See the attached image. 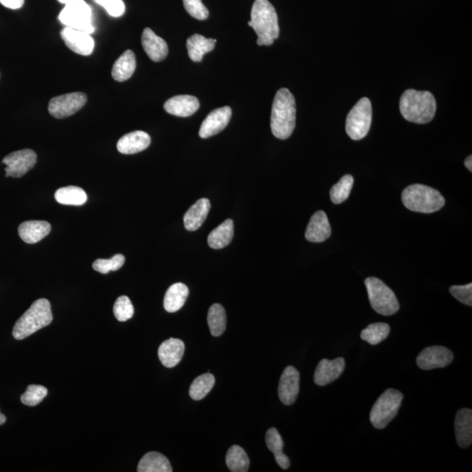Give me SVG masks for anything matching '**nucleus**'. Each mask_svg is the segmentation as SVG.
Here are the masks:
<instances>
[{"instance_id":"obj_1","label":"nucleus","mask_w":472,"mask_h":472,"mask_svg":"<svg viewBox=\"0 0 472 472\" xmlns=\"http://www.w3.org/2000/svg\"><path fill=\"white\" fill-rule=\"evenodd\" d=\"M296 126V101L288 88H282L275 96L270 127L275 137L287 139Z\"/></svg>"},{"instance_id":"obj_2","label":"nucleus","mask_w":472,"mask_h":472,"mask_svg":"<svg viewBox=\"0 0 472 472\" xmlns=\"http://www.w3.org/2000/svg\"><path fill=\"white\" fill-rule=\"evenodd\" d=\"M247 25L257 34L259 46H270L279 37L280 29L276 9L268 0H255Z\"/></svg>"},{"instance_id":"obj_3","label":"nucleus","mask_w":472,"mask_h":472,"mask_svg":"<svg viewBox=\"0 0 472 472\" xmlns=\"http://www.w3.org/2000/svg\"><path fill=\"white\" fill-rule=\"evenodd\" d=\"M400 111L409 122L424 125L435 117L436 99L431 92L408 90L401 96Z\"/></svg>"},{"instance_id":"obj_4","label":"nucleus","mask_w":472,"mask_h":472,"mask_svg":"<svg viewBox=\"0 0 472 472\" xmlns=\"http://www.w3.org/2000/svg\"><path fill=\"white\" fill-rule=\"evenodd\" d=\"M53 321L51 304L48 299H41L34 302L30 308L15 324L13 336L21 340L36 334L41 329L49 326Z\"/></svg>"},{"instance_id":"obj_5","label":"nucleus","mask_w":472,"mask_h":472,"mask_svg":"<svg viewBox=\"0 0 472 472\" xmlns=\"http://www.w3.org/2000/svg\"><path fill=\"white\" fill-rule=\"evenodd\" d=\"M401 200L409 210L423 214L438 211L445 205V199L439 191L420 184L406 188L402 192Z\"/></svg>"},{"instance_id":"obj_6","label":"nucleus","mask_w":472,"mask_h":472,"mask_svg":"<svg viewBox=\"0 0 472 472\" xmlns=\"http://www.w3.org/2000/svg\"><path fill=\"white\" fill-rule=\"evenodd\" d=\"M371 307L383 316H392L399 311L400 304L396 294L388 285L376 277H369L365 281Z\"/></svg>"},{"instance_id":"obj_7","label":"nucleus","mask_w":472,"mask_h":472,"mask_svg":"<svg viewBox=\"0 0 472 472\" xmlns=\"http://www.w3.org/2000/svg\"><path fill=\"white\" fill-rule=\"evenodd\" d=\"M404 394L396 389H388L378 398L370 412L371 424L375 429H385L397 416Z\"/></svg>"},{"instance_id":"obj_8","label":"nucleus","mask_w":472,"mask_h":472,"mask_svg":"<svg viewBox=\"0 0 472 472\" xmlns=\"http://www.w3.org/2000/svg\"><path fill=\"white\" fill-rule=\"evenodd\" d=\"M59 21L66 28L84 31L90 34L95 31L91 6L84 0H71L66 4L59 15Z\"/></svg>"},{"instance_id":"obj_9","label":"nucleus","mask_w":472,"mask_h":472,"mask_svg":"<svg viewBox=\"0 0 472 472\" xmlns=\"http://www.w3.org/2000/svg\"><path fill=\"white\" fill-rule=\"evenodd\" d=\"M372 123V104L366 98L359 101L347 116L346 130L353 140H361L369 133Z\"/></svg>"},{"instance_id":"obj_10","label":"nucleus","mask_w":472,"mask_h":472,"mask_svg":"<svg viewBox=\"0 0 472 472\" xmlns=\"http://www.w3.org/2000/svg\"><path fill=\"white\" fill-rule=\"evenodd\" d=\"M84 93L75 92L56 96L50 100L48 111L57 119H63L76 114L87 103Z\"/></svg>"},{"instance_id":"obj_11","label":"nucleus","mask_w":472,"mask_h":472,"mask_svg":"<svg viewBox=\"0 0 472 472\" xmlns=\"http://www.w3.org/2000/svg\"><path fill=\"white\" fill-rule=\"evenodd\" d=\"M2 162L6 165V177L21 178L34 168L37 155L30 149L17 150L7 155Z\"/></svg>"},{"instance_id":"obj_12","label":"nucleus","mask_w":472,"mask_h":472,"mask_svg":"<svg viewBox=\"0 0 472 472\" xmlns=\"http://www.w3.org/2000/svg\"><path fill=\"white\" fill-rule=\"evenodd\" d=\"M454 355L448 348L440 346L429 347L417 356V366L423 370L443 369L451 365Z\"/></svg>"},{"instance_id":"obj_13","label":"nucleus","mask_w":472,"mask_h":472,"mask_svg":"<svg viewBox=\"0 0 472 472\" xmlns=\"http://www.w3.org/2000/svg\"><path fill=\"white\" fill-rule=\"evenodd\" d=\"M300 374L295 367H286L278 385V396L284 405L295 404L299 394Z\"/></svg>"},{"instance_id":"obj_14","label":"nucleus","mask_w":472,"mask_h":472,"mask_svg":"<svg viewBox=\"0 0 472 472\" xmlns=\"http://www.w3.org/2000/svg\"><path fill=\"white\" fill-rule=\"evenodd\" d=\"M61 36L66 46L78 55L91 56L95 48V41L90 34L84 31L65 28L61 31Z\"/></svg>"},{"instance_id":"obj_15","label":"nucleus","mask_w":472,"mask_h":472,"mask_svg":"<svg viewBox=\"0 0 472 472\" xmlns=\"http://www.w3.org/2000/svg\"><path fill=\"white\" fill-rule=\"evenodd\" d=\"M231 116L232 110L228 106L212 111L201 123L200 137L208 138L220 133L230 123Z\"/></svg>"},{"instance_id":"obj_16","label":"nucleus","mask_w":472,"mask_h":472,"mask_svg":"<svg viewBox=\"0 0 472 472\" xmlns=\"http://www.w3.org/2000/svg\"><path fill=\"white\" fill-rule=\"evenodd\" d=\"M345 359L342 357L337 358L334 361L322 359L315 371V384L324 386L338 380L345 370Z\"/></svg>"},{"instance_id":"obj_17","label":"nucleus","mask_w":472,"mask_h":472,"mask_svg":"<svg viewBox=\"0 0 472 472\" xmlns=\"http://www.w3.org/2000/svg\"><path fill=\"white\" fill-rule=\"evenodd\" d=\"M142 46L150 59L158 63L168 55V46L164 39L158 36L150 29H145L142 34Z\"/></svg>"},{"instance_id":"obj_18","label":"nucleus","mask_w":472,"mask_h":472,"mask_svg":"<svg viewBox=\"0 0 472 472\" xmlns=\"http://www.w3.org/2000/svg\"><path fill=\"white\" fill-rule=\"evenodd\" d=\"M199 100L193 96H176L166 101L164 109L176 117L188 118L199 110Z\"/></svg>"},{"instance_id":"obj_19","label":"nucleus","mask_w":472,"mask_h":472,"mask_svg":"<svg viewBox=\"0 0 472 472\" xmlns=\"http://www.w3.org/2000/svg\"><path fill=\"white\" fill-rule=\"evenodd\" d=\"M331 235V226L326 212H315L309 220L305 238L311 242H323L330 237Z\"/></svg>"},{"instance_id":"obj_20","label":"nucleus","mask_w":472,"mask_h":472,"mask_svg":"<svg viewBox=\"0 0 472 472\" xmlns=\"http://www.w3.org/2000/svg\"><path fill=\"white\" fill-rule=\"evenodd\" d=\"M185 353V344L179 339H169L158 348V358L168 369L176 366L181 361Z\"/></svg>"},{"instance_id":"obj_21","label":"nucleus","mask_w":472,"mask_h":472,"mask_svg":"<svg viewBox=\"0 0 472 472\" xmlns=\"http://www.w3.org/2000/svg\"><path fill=\"white\" fill-rule=\"evenodd\" d=\"M150 145L149 134L142 130L133 131L128 133L119 139L118 150L123 154H136L148 148Z\"/></svg>"},{"instance_id":"obj_22","label":"nucleus","mask_w":472,"mask_h":472,"mask_svg":"<svg viewBox=\"0 0 472 472\" xmlns=\"http://www.w3.org/2000/svg\"><path fill=\"white\" fill-rule=\"evenodd\" d=\"M51 232V225L45 220H28L19 227V235L22 241L34 245L44 239Z\"/></svg>"},{"instance_id":"obj_23","label":"nucleus","mask_w":472,"mask_h":472,"mask_svg":"<svg viewBox=\"0 0 472 472\" xmlns=\"http://www.w3.org/2000/svg\"><path fill=\"white\" fill-rule=\"evenodd\" d=\"M456 441L461 448H468L472 443V410L462 409L456 413L455 419Z\"/></svg>"},{"instance_id":"obj_24","label":"nucleus","mask_w":472,"mask_h":472,"mask_svg":"<svg viewBox=\"0 0 472 472\" xmlns=\"http://www.w3.org/2000/svg\"><path fill=\"white\" fill-rule=\"evenodd\" d=\"M210 201L206 198L200 199L188 209L184 216V225L188 231H196L202 226L210 211Z\"/></svg>"},{"instance_id":"obj_25","label":"nucleus","mask_w":472,"mask_h":472,"mask_svg":"<svg viewBox=\"0 0 472 472\" xmlns=\"http://www.w3.org/2000/svg\"><path fill=\"white\" fill-rule=\"evenodd\" d=\"M137 61L135 53L131 50H127L118 58L112 68L111 75L118 82H125L133 76L136 71Z\"/></svg>"},{"instance_id":"obj_26","label":"nucleus","mask_w":472,"mask_h":472,"mask_svg":"<svg viewBox=\"0 0 472 472\" xmlns=\"http://www.w3.org/2000/svg\"><path fill=\"white\" fill-rule=\"evenodd\" d=\"M216 43L215 39H207L200 34H193L187 41L188 56L195 63L202 61L204 55L214 50Z\"/></svg>"},{"instance_id":"obj_27","label":"nucleus","mask_w":472,"mask_h":472,"mask_svg":"<svg viewBox=\"0 0 472 472\" xmlns=\"http://www.w3.org/2000/svg\"><path fill=\"white\" fill-rule=\"evenodd\" d=\"M189 295L188 286L177 282L170 286L166 292L164 299V307L166 312L170 313L176 312L184 307Z\"/></svg>"},{"instance_id":"obj_28","label":"nucleus","mask_w":472,"mask_h":472,"mask_svg":"<svg viewBox=\"0 0 472 472\" xmlns=\"http://www.w3.org/2000/svg\"><path fill=\"white\" fill-rule=\"evenodd\" d=\"M233 237L234 222L233 220L227 219L209 234L207 237L208 245L215 250L223 249V247L230 245Z\"/></svg>"},{"instance_id":"obj_29","label":"nucleus","mask_w":472,"mask_h":472,"mask_svg":"<svg viewBox=\"0 0 472 472\" xmlns=\"http://www.w3.org/2000/svg\"><path fill=\"white\" fill-rule=\"evenodd\" d=\"M265 440L267 446H268L269 450L274 454L278 466L282 469L287 470L289 466H291V462H289L288 456L282 452L284 441H282V436L277 429L275 428L268 429V431L266 433Z\"/></svg>"},{"instance_id":"obj_30","label":"nucleus","mask_w":472,"mask_h":472,"mask_svg":"<svg viewBox=\"0 0 472 472\" xmlns=\"http://www.w3.org/2000/svg\"><path fill=\"white\" fill-rule=\"evenodd\" d=\"M138 472H172L171 463L166 456L158 452H149L140 460L138 466Z\"/></svg>"},{"instance_id":"obj_31","label":"nucleus","mask_w":472,"mask_h":472,"mask_svg":"<svg viewBox=\"0 0 472 472\" xmlns=\"http://www.w3.org/2000/svg\"><path fill=\"white\" fill-rule=\"evenodd\" d=\"M55 198L57 202L68 206H82L86 203L88 196L83 189L78 187H67L58 189Z\"/></svg>"},{"instance_id":"obj_32","label":"nucleus","mask_w":472,"mask_h":472,"mask_svg":"<svg viewBox=\"0 0 472 472\" xmlns=\"http://www.w3.org/2000/svg\"><path fill=\"white\" fill-rule=\"evenodd\" d=\"M226 463L232 472H246L250 469V458L246 451L238 445H234L227 451Z\"/></svg>"},{"instance_id":"obj_33","label":"nucleus","mask_w":472,"mask_h":472,"mask_svg":"<svg viewBox=\"0 0 472 472\" xmlns=\"http://www.w3.org/2000/svg\"><path fill=\"white\" fill-rule=\"evenodd\" d=\"M207 324L212 336L219 337L226 330L225 309L219 304H212L207 313Z\"/></svg>"},{"instance_id":"obj_34","label":"nucleus","mask_w":472,"mask_h":472,"mask_svg":"<svg viewBox=\"0 0 472 472\" xmlns=\"http://www.w3.org/2000/svg\"><path fill=\"white\" fill-rule=\"evenodd\" d=\"M215 378L212 374H204L193 381L189 394L193 400L200 401L207 396L214 388Z\"/></svg>"},{"instance_id":"obj_35","label":"nucleus","mask_w":472,"mask_h":472,"mask_svg":"<svg viewBox=\"0 0 472 472\" xmlns=\"http://www.w3.org/2000/svg\"><path fill=\"white\" fill-rule=\"evenodd\" d=\"M390 334L389 324L386 323H374L369 324L361 332V338L370 345H378L384 342Z\"/></svg>"},{"instance_id":"obj_36","label":"nucleus","mask_w":472,"mask_h":472,"mask_svg":"<svg viewBox=\"0 0 472 472\" xmlns=\"http://www.w3.org/2000/svg\"><path fill=\"white\" fill-rule=\"evenodd\" d=\"M354 182V177L349 175V174L342 178L339 183L334 185L331 189L330 196L332 202L342 204L344 201H346L348 197L350 196Z\"/></svg>"},{"instance_id":"obj_37","label":"nucleus","mask_w":472,"mask_h":472,"mask_svg":"<svg viewBox=\"0 0 472 472\" xmlns=\"http://www.w3.org/2000/svg\"><path fill=\"white\" fill-rule=\"evenodd\" d=\"M125 262V257L121 254H118L111 259H98L93 262V269L99 273L108 274L121 269Z\"/></svg>"},{"instance_id":"obj_38","label":"nucleus","mask_w":472,"mask_h":472,"mask_svg":"<svg viewBox=\"0 0 472 472\" xmlns=\"http://www.w3.org/2000/svg\"><path fill=\"white\" fill-rule=\"evenodd\" d=\"M48 391L43 386L29 385L26 392L22 394L21 400L23 404L34 407L40 404L48 396Z\"/></svg>"},{"instance_id":"obj_39","label":"nucleus","mask_w":472,"mask_h":472,"mask_svg":"<svg viewBox=\"0 0 472 472\" xmlns=\"http://www.w3.org/2000/svg\"><path fill=\"white\" fill-rule=\"evenodd\" d=\"M113 312L116 319L120 322H125V321L133 318L134 315L133 304L129 297L126 296L119 297L114 304Z\"/></svg>"},{"instance_id":"obj_40","label":"nucleus","mask_w":472,"mask_h":472,"mask_svg":"<svg viewBox=\"0 0 472 472\" xmlns=\"http://www.w3.org/2000/svg\"><path fill=\"white\" fill-rule=\"evenodd\" d=\"M184 6L192 17L204 21L209 16V11L201 0H183Z\"/></svg>"},{"instance_id":"obj_41","label":"nucleus","mask_w":472,"mask_h":472,"mask_svg":"<svg viewBox=\"0 0 472 472\" xmlns=\"http://www.w3.org/2000/svg\"><path fill=\"white\" fill-rule=\"evenodd\" d=\"M94 1L103 6L111 17H121L125 13V5L123 0H94Z\"/></svg>"},{"instance_id":"obj_42","label":"nucleus","mask_w":472,"mask_h":472,"mask_svg":"<svg viewBox=\"0 0 472 472\" xmlns=\"http://www.w3.org/2000/svg\"><path fill=\"white\" fill-rule=\"evenodd\" d=\"M450 292L455 299L462 304L471 307L472 305V284L466 285H454L450 288Z\"/></svg>"},{"instance_id":"obj_43","label":"nucleus","mask_w":472,"mask_h":472,"mask_svg":"<svg viewBox=\"0 0 472 472\" xmlns=\"http://www.w3.org/2000/svg\"><path fill=\"white\" fill-rule=\"evenodd\" d=\"M25 0H0V3L6 9L16 10L21 9Z\"/></svg>"},{"instance_id":"obj_44","label":"nucleus","mask_w":472,"mask_h":472,"mask_svg":"<svg viewBox=\"0 0 472 472\" xmlns=\"http://www.w3.org/2000/svg\"><path fill=\"white\" fill-rule=\"evenodd\" d=\"M464 165H466V168L469 170L470 172H472V157L470 155L469 157L466 158V161H464Z\"/></svg>"},{"instance_id":"obj_45","label":"nucleus","mask_w":472,"mask_h":472,"mask_svg":"<svg viewBox=\"0 0 472 472\" xmlns=\"http://www.w3.org/2000/svg\"><path fill=\"white\" fill-rule=\"evenodd\" d=\"M6 421V416H4L1 412H0V425H3Z\"/></svg>"},{"instance_id":"obj_46","label":"nucleus","mask_w":472,"mask_h":472,"mask_svg":"<svg viewBox=\"0 0 472 472\" xmlns=\"http://www.w3.org/2000/svg\"><path fill=\"white\" fill-rule=\"evenodd\" d=\"M58 1H59L61 4H64V5H66V4H68L69 1H71V0H58Z\"/></svg>"}]
</instances>
